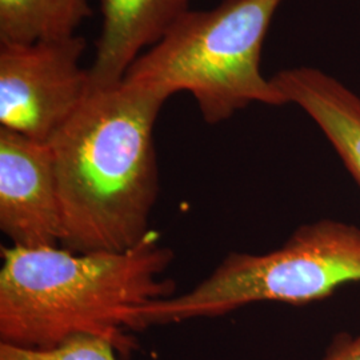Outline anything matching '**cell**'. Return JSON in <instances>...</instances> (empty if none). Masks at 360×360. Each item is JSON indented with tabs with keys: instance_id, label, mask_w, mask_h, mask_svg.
<instances>
[{
	"instance_id": "3",
	"label": "cell",
	"mask_w": 360,
	"mask_h": 360,
	"mask_svg": "<svg viewBox=\"0 0 360 360\" xmlns=\"http://www.w3.org/2000/svg\"><path fill=\"white\" fill-rule=\"evenodd\" d=\"M284 0H223L212 10H188L131 65V84L188 91L203 119L217 124L250 104L285 105L260 70L274 15Z\"/></svg>"
},
{
	"instance_id": "10",
	"label": "cell",
	"mask_w": 360,
	"mask_h": 360,
	"mask_svg": "<svg viewBox=\"0 0 360 360\" xmlns=\"http://www.w3.org/2000/svg\"><path fill=\"white\" fill-rule=\"evenodd\" d=\"M115 347L96 336H77L50 349H27L0 343V360H119Z\"/></svg>"
},
{
	"instance_id": "11",
	"label": "cell",
	"mask_w": 360,
	"mask_h": 360,
	"mask_svg": "<svg viewBox=\"0 0 360 360\" xmlns=\"http://www.w3.org/2000/svg\"><path fill=\"white\" fill-rule=\"evenodd\" d=\"M322 360H360V334L336 336Z\"/></svg>"
},
{
	"instance_id": "2",
	"label": "cell",
	"mask_w": 360,
	"mask_h": 360,
	"mask_svg": "<svg viewBox=\"0 0 360 360\" xmlns=\"http://www.w3.org/2000/svg\"><path fill=\"white\" fill-rule=\"evenodd\" d=\"M169 96L127 82L92 90L52 139L65 226L60 247L122 252L151 232L159 191L155 123Z\"/></svg>"
},
{
	"instance_id": "9",
	"label": "cell",
	"mask_w": 360,
	"mask_h": 360,
	"mask_svg": "<svg viewBox=\"0 0 360 360\" xmlns=\"http://www.w3.org/2000/svg\"><path fill=\"white\" fill-rule=\"evenodd\" d=\"M91 15L89 0H0V44L70 38Z\"/></svg>"
},
{
	"instance_id": "6",
	"label": "cell",
	"mask_w": 360,
	"mask_h": 360,
	"mask_svg": "<svg viewBox=\"0 0 360 360\" xmlns=\"http://www.w3.org/2000/svg\"><path fill=\"white\" fill-rule=\"evenodd\" d=\"M0 229L15 247L62 245L65 226L50 144L0 127Z\"/></svg>"
},
{
	"instance_id": "8",
	"label": "cell",
	"mask_w": 360,
	"mask_h": 360,
	"mask_svg": "<svg viewBox=\"0 0 360 360\" xmlns=\"http://www.w3.org/2000/svg\"><path fill=\"white\" fill-rule=\"evenodd\" d=\"M271 82L285 104H296L315 122L360 188L359 95L307 65L279 71Z\"/></svg>"
},
{
	"instance_id": "5",
	"label": "cell",
	"mask_w": 360,
	"mask_h": 360,
	"mask_svg": "<svg viewBox=\"0 0 360 360\" xmlns=\"http://www.w3.org/2000/svg\"><path fill=\"white\" fill-rule=\"evenodd\" d=\"M0 126L50 144L90 96L82 37L0 44Z\"/></svg>"
},
{
	"instance_id": "1",
	"label": "cell",
	"mask_w": 360,
	"mask_h": 360,
	"mask_svg": "<svg viewBox=\"0 0 360 360\" xmlns=\"http://www.w3.org/2000/svg\"><path fill=\"white\" fill-rule=\"evenodd\" d=\"M1 259L0 339L13 347L50 349L96 336L129 358L138 348L139 311L175 292L165 278L172 251L154 231L122 252L13 245Z\"/></svg>"
},
{
	"instance_id": "7",
	"label": "cell",
	"mask_w": 360,
	"mask_h": 360,
	"mask_svg": "<svg viewBox=\"0 0 360 360\" xmlns=\"http://www.w3.org/2000/svg\"><path fill=\"white\" fill-rule=\"evenodd\" d=\"M191 0H101L103 25L96 56L89 70L92 90H103L123 82L144 47H153L180 16Z\"/></svg>"
},
{
	"instance_id": "4",
	"label": "cell",
	"mask_w": 360,
	"mask_h": 360,
	"mask_svg": "<svg viewBox=\"0 0 360 360\" xmlns=\"http://www.w3.org/2000/svg\"><path fill=\"white\" fill-rule=\"evenodd\" d=\"M349 283H360V229L321 219L302 224L270 252H231L188 292L151 302L138 314V331L217 318L254 303L309 304Z\"/></svg>"
}]
</instances>
